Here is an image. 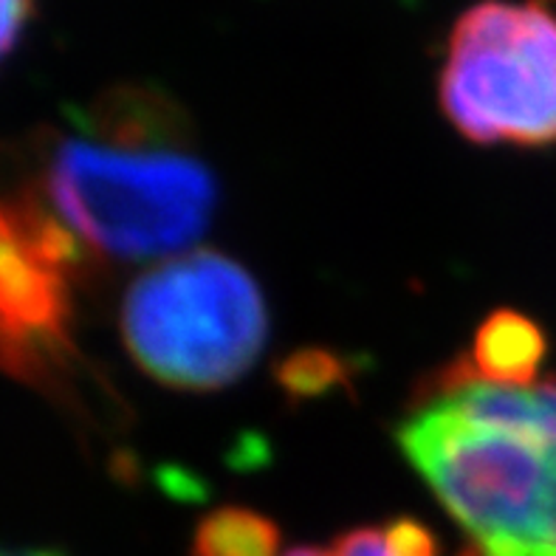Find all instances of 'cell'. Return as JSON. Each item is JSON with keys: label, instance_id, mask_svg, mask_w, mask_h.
<instances>
[{"label": "cell", "instance_id": "4", "mask_svg": "<svg viewBox=\"0 0 556 556\" xmlns=\"http://www.w3.org/2000/svg\"><path fill=\"white\" fill-rule=\"evenodd\" d=\"M441 108L475 144H556V12L543 0H478L450 31Z\"/></svg>", "mask_w": 556, "mask_h": 556}, {"label": "cell", "instance_id": "12", "mask_svg": "<svg viewBox=\"0 0 556 556\" xmlns=\"http://www.w3.org/2000/svg\"><path fill=\"white\" fill-rule=\"evenodd\" d=\"M0 556H60L51 551H35V548H0Z\"/></svg>", "mask_w": 556, "mask_h": 556}, {"label": "cell", "instance_id": "7", "mask_svg": "<svg viewBox=\"0 0 556 556\" xmlns=\"http://www.w3.org/2000/svg\"><path fill=\"white\" fill-rule=\"evenodd\" d=\"M192 556H280V529L252 508H218L198 522Z\"/></svg>", "mask_w": 556, "mask_h": 556}, {"label": "cell", "instance_id": "11", "mask_svg": "<svg viewBox=\"0 0 556 556\" xmlns=\"http://www.w3.org/2000/svg\"><path fill=\"white\" fill-rule=\"evenodd\" d=\"M331 556H390L384 531L379 529H353L337 536L328 548Z\"/></svg>", "mask_w": 556, "mask_h": 556}, {"label": "cell", "instance_id": "8", "mask_svg": "<svg viewBox=\"0 0 556 556\" xmlns=\"http://www.w3.org/2000/svg\"><path fill=\"white\" fill-rule=\"evenodd\" d=\"M277 379L291 395H323L348 379V365L331 351H300L282 362Z\"/></svg>", "mask_w": 556, "mask_h": 556}, {"label": "cell", "instance_id": "2", "mask_svg": "<svg viewBox=\"0 0 556 556\" xmlns=\"http://www.w3.org/2000/svg\"><path fill=\"white\" fill-rule=\"evenodd\" d=\"M79 119L42 169V195L71 238L113 261H148L204 235L218 187L167 93L122 85Z\"/></svg>", "mask_w": 556, "mask_h": 556}, {"label": "cell", "instance_id": "1", "mask_svg": "<svg viewBox=\"0 0 556 556\" xmlns=\"http://www.w3.org/2000/svg\"><path fill=\"white\" fill-rule=\"evenodd\" d=\"M399 450L469 531L464 556H556V381L492 384L444 367L395 432Z\"/></svg>", "mask_w": 556, "mask_h": 556}, {"label": "cell", "instance_id": "5", "mask_svg": "<svg viewBox=\"0 0 556 556\" xmlns=\"http://www.w3.org/2000/svg\"><path fill=\"white\" fill-rule=\"evenodd\" d=\"M79 243L28 198L0 195V362L51 374L71 351V277Z\"/></svg>", "mask_w": 556, "mask_h": 556}, {"label": "cell", "instance_id": "9", "mask_svg": "<svg viewBox=\"0 0 556 556\" xmlns=\"http://www.w3.org/2000/svg\"><path fill=\"white\" fill-rule=\"evenodd\" d=\"M384 540H388L390 556H438L435 534L413 517L390 522Z\"/></svg>", "mask_w": 556, "mask_h": 556}, {"label": "cell", "instance_id": "6", "mask_svg": "<svg viewBox=\"0 0 556 556\" xmlns=\"http://www.w3.org/2000/svg\"><path fill=\"white\" fill-rule=\"evenodd\" d=\"M545 351L548 339L534 319L508 308L494 311L475 337L469 367L478 379L492 384L526 388L543 365Z\"/></svg>", "mask_w": 556, "mask_h": 556}, {"label": "cell", "instance_id": "10", "mask_svg": "<svg viewBox=\"0 0 556 556\" xmlns=\"http://www.w3.org/2000/svg\"><path fill=\"white\" fill-rule=\"evenodd\" d=\"M35 14V0H0V63L14 51Z\"/></svg>", "mask_w": 556, "mask_h": 556}, {"label": "cell", "instance_id": "3", "mask_svg": "<svg viewBox=\"0 0 556 556\" xmlns=\"http://www.w3.org/2000/svg\"><path fill=\"white\" fill-rule=\"evenodd\" d=\"M266 333L257 282L218 252L153 266L130 286L122 308V337L136 365L187 393H210L247 376Z\"/></svg>", "mask_w": 556, "mask_h": 556}]
</instances>
